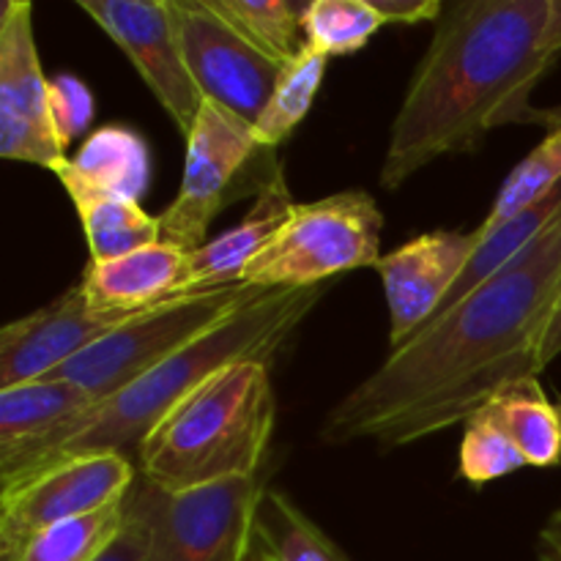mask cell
Segmentation results:
<instances>
[{"label":"cell","instance_id":"cell-1","mask_svg":"<svg viewBox=\"0 0 561 561\" xmlns=\"http://www.w3.org/2000/svg\"><path fill=\"white\" fill-rule=\"evenodd\" d=\"M561 285V214L518 257L438 312L329 409L327 444L409 447L463 425L507 383L540 376Z\"/></svg>","mask_w":561,"mask_h":561},{"label":"cell","instance_id":"cell-2","mask_svg":"<svg viewBox=\"0 0 561 561\" xmlns=\"http://www.w3.org/2000/svg\"><path fill=\"white\" fill-rule=\"evenodd\" d=\"M561 58V0H455L411 75L389 131L383 190H400L431 162L474 153L493 129L542 124L561 107H531L537 82Z\"/></svg>","mask_w":561,"mask_h":561},{"label":"cell","instance_id":"cell-3","mask_svg":"<svg viewBox=\"0 0 561 561\" xmlns=\"http://www.w3.org/2000/svg\"><path fill=\"white\" fill-rule=\"evenodd\" d=\"M327 285L316 288L261 290L247 305L230 312L211 332L197 337L168 362L153 367L142 378L131 381L113 398L102 400L91 411L71 422L58 438L38 453V458L16 477V485L36 471L71 458V455L118 453L129 455L140 449L142 438L195 389H201L214 373L236 362H266L272 365L290 334L301 327L312 307L323 299Z\"/></svg>","mask_w":561,"mask_h":561},{"label":"cell","instance_id":"cell-4","mask_svg":"<svg viewBox=\"0 0 561 561\" xmlns=\"http://www.w3.org/2000/svg\"><path fill=\"white\" fill-rule=\"evenodd\" d=\"M272 365L236 362L181 400L137 449V471L168 493L257 477L274 433Z\"/></svg>","mask_w":561,"mask_h":561},{"label":"cell","instance_id":"cell-5","mask_svg":"<svg viewBox=\"0 0 561 561\" xmlns=\"http://www.w3.org/2000/svg\"><path fill=\"white\" fill-rule=\"evenodd\" d=\"M383 214L365 190H343L296 203L272 241L244 268L252 288H316L343 272L381 261Z\"/></svg>","mask_w":561,"mask_h":561},{"label":"cell","instance_id":"cell-6","mask_svg":"<svg viewBox=\"0 0 561 561\" xmlns=\"http://www.w3.org/2000/svg\"><path fill=\"white\" fill-rule=\"evenodd\" d=\"M261 290L266 288L236 283L164 301L110 332L49 378H66L102 403L211 332Z\"/></svg>","mask_w":561,"mask_h":561},{"label":"cell","instance_id":"cell-7","mask_svg":"<svg viewBox=\"0 0 561 561\" xmlns=\"http://www.w3.org/2000/svg\"><path fill=\"white\" fill-rule=\"evenodd\" d=\"M263 493L261 477L181 493L137 477L131 499L146 518V561H250Z\"/></svg>","mask_w":561,"mask_h":561},{"label":"cell","instance_id":"cell-8","mask_svg":"<svg viewBox=\"0 0 561 561\" xmlns=\"http://www.w3.org/2000/svg\"><path fill=\"white\" fill-rule=\"evenodd\" d=\"M272 148L257 142L255 129L228 110L203 102L195 126L186 135V162L179 195L159 214L162 241L184 252L208 241L214 217L241 192V173Z\"/></svg>","mask_w":561,"mask_h":561},{"label":"cell","instance_id":"cell-9","mask_svg":"<svg viewBox=\"0 0 561 561\" xmlns=\"http://www.w3.org/2000/svg\"><path fill=\"white\" fill-rule=\"evenodd\" d=\"M137 463L129 455H71L0 491V557L38 531L129 499Z\"/></svg>","mask_w":561,"mask_h":561},{"label":"cell","instance_id":"cell-10","mask_svg":"<svg viewBox=\"0 0 561 561\" xmlns=\"http://www.w3.org/2000/svg\"><path fill=\"white\" fill-rule=\"evenodd\" d=\"M0 157L53 175L69 162L49 113V80L27 0H5L0 11Z\"/></svg>","mask_w":561,"mask_h":561},{"label":"cell","instance_id":"cell-11","mask_svg":"<svg viewBox=\"0 0 561 561\" xmlns=\"http://www.w3.org/2000/svg\"><path fill=\"white\" fill-rule=\"evenodd\" d=\"M181 53L203 102L255 126L283 66L252 47L208 0H173Z\"/></svg>","mask_w":561,"mask_h":561},{"label":"cell","instance_id":"cell-12","mask_svg":"<svg viewBox=\"0 0 561 561\" xmlns=\"http://www.w3.org/2000/svg\"><path fill=\"white\" fill-rule=\"evenodd\" d=\"M82 11L118 44L181 135H190L203 96L186 69L173 0H80Z\"/></svg>","mask_w":561,"mask_h":561},{"label":"cell","instance_id":"cell-13","mask_svg":"<svg viewBox=\"0 0 561 561\" xmlns=\"http://www.w3.org/2000/svg\"><path fill=\"white\" fill-rule=\"evenodd\" d=\"M480 247L477 230H433L376 263L389 307V345L400 348L436 318Z\"/></svg>","mask_w":561,"mask_h":561},{"label":"cell","instance_id":"cell-14","mask_svg":"<svg viewBox=\"0 0 561 561\" xmlns=\"http://www.w3.org/2000/svg\"><path fill=\"white\" fill-rule=\"evenodd\" d=\"M135 316L93 310L80 285H71L49 305L0 329V389L49 378Z\"/></svg>","mask_w":561,"mask_h":561},{"label":"cell","instance_id":"cell-15","mask_svg":"<svg viewBox=\"0 0 561 561\" xmlns=\"http://www.w3.org/2000/svg\"><path fill=\"white\" fill-rule=\"evenodd\" d=\"M96 400L66 378H38L0 389V488L14 482L53 438Z\"/></svg>","mask_w":561,"mask_h":561},{"label":"cell","instance_id":"cell-16","mask_svg":"<svg viewBox=\"0 0 561 561\" xmlns=\"http://www.w3.org/2000/svg\"><path fill=\"white\" fill-rule=\"evenodd\" d=\"M186 255L190 252L157 241L113 261H91L77 285L93 310L135 316L179 299L186 279Z\"/></svg>","mask_w":561,"mask_h":561},{"label":"cell","instance_id":"cell-17","mask_svg":"<svg viewBox=\"0 0 561 561\" xmlns=\"http://www.w3.org/2000/svg\"><path fill=\"white\" fill-rule=\"evenodd\" d=\"M294 206L283 168H277L257 190L255 206L239 225L186 255V279L181 296L241 283L244 268L277 236Z\"/></svg>","mask_w":561,"mask_h":561},{"label":"cell","instance_id":"cell-18","mask_svg":"<svg viewBox=\"0 0 561 561\" xmlns=\"http://www.w3.org/2000/svg\"><path fill=\"white\" fill-rule=\"evenodd\" d=\"M55 175L69 197L110 195L140 203L151 184V151L146 137L129 126H99Z\"/></svg>","mask_w":561,"mask_h":561},{"label":"cell","instance_id":"cell-19","mask_svg":"<svg viewBox=\"0 0 561 561\" xmlns=\"http://www.w3.org/2000/svg\"><path fill=\"white\" fill-rule=\"evenodd\" d=\"M477 411L515 444L526 466L553 469L561 463V416L537 378L507 383Z\"/></svg>","mask_w":561,"mask_h":561},{"label":"cell","instance_id":"cell-20","mask_svg":"<svg viewBox=\"0 0 561 561\" xmlns=\"http://www.w3.org/2000/svg\"><path fill=\"white\" fill-rule=\"evenodd\" d=\"M250 561H351L332 537L285 493L266 488L257 507Z\"/></svg>","mask_w":561,"mask_h":561},{"label":"cell","instance_id":"cell-21","mask_svg":"<svg viewBox=\"0 0 561 561\" xmlns=\"http://www.w3.org/2000/svg\"><path fill=\"white\" fill-rule=\"evenodd\" d=\"M71 203L80 214L91 261H113L162 241L159 217L142 211L140 203L110 195H77Z\"/></svg>","mask_w":561,"mask_h":561},{"label":"cell","instance_id":"cell-22","mask_svg":"<svg viewBox=\"0 0 561 561\" xmlns=\"http://www.w3.org/2000/svg\"><path fill=\"white\" fill-rule=\"evenodd\" d=\"M208 5L274 64H290L307 47L305 0H208Z\"/></svg>","mask_w":561,"mask_h":561},{"label":"cell","instance_id":"cell-23","mask_svg":"<svg viewBox=\"0 0 561 561\" xmlns=\"http://www.w3.org/2000/svg\"><path fill=\"white\" fill-rule=\"evenodd\" d=\"M126 502L49 526L27 537L0 561H96L124 529Z\"/></svg>","mask_w":561,"mask_h":561},{"label":"cell","instance_id":"cell-24","mask_svg":"<svg viewBox=\"0 0 561 561\" xmlns=\"http://www.w3.org/2000/svg\"><path fill=\"white\" fill-rule=\"evenodd\" d=\"M327 55L307 44L290 64L279 69L272 99H268L257 124L252 126L263 148H272L274 151L307 118L318 96V88L323 82V75H327Z\"/></svg>","mask_w":561,"mask_h":561},{"label":"cell","instance_id":"cell-25","mask_svg":"<svg viewBox=\"0 0 561 561\" xmlns=\"http://www.w3.org/2000/svg\"><path fill=\"white\" fill-rule=\"evenodd\" d=\"M557 186H561V118L553 129H548L546 140L507 175V181L499 190L491 211L482 219L480 228H474L480 236L493 233L510 219L524 214L542 197L551 195Z\"/></svg>","mask_w":561,"mask_h":561},{"label":"cell","instance_id":"cell-26","mask_svg":"<svg viewBox=\"0 0 561 561\" xmlns=\"http://www.w3.org/2000/svg\"><path fill=\"white\" fill-rule=\"evenodd\" d=\"M383 25L373 0H312L301 20L307 44L327 58L359 53Z\"/></svg>","mask_w":561,"mask_h":561},{"label":"cell","instance_id":"cell-27","mask_svg":"<svg viewBox=\"0 0 561 561\" xmlns=\"http://www.w3.org/2000/svg\"><path fill=\"white\" fill-rule=\"evenodd\" d=\"M458 460L460 477L474 488L502 480V477L526 466L524 455L515 449V444L480 411H474L463 422V442H460Z\"/></svg>","mask_w":561,"mask_h":561},{"label":"cell","instance_id":"cell-28","mask_svg":"<svg viewBox=\"0 0 561 561\" xmlns=\"http://www.w3.org/2000/svg\"><path fill=\"white\" fill-rule=\"evenodd\" d=\"M93 110H96L93 93L80 77L58 75L55 80H49V113H53L55 131H58L64 148L85 135L93 121Z\"/></svg>","mask_w":561,"mask_h":561},{"label":"cell","instance_id":"cell-29","mask_svg":"<svg viewBox=\"0 0 561 561\" xmlns=\"http://www.w3.org/2000/svg\"><path fill=\"white\" fill-rule=\"evenodd\" d=\"M146 542H148L146 518H142V513L137 510L135 499H131L129 493L124 529H121V535L115 537L113 546H110L96 561H146Z\"/></svg>","mask_w":561,"mask_h":561},{"label":"cell","instance_id":"cell-30","mask_svg":"<svg viewBox=\"0 0 561 561\" xmlns=\"http://www.w3.org/2000/svg\"><path fill=\"white\" fill-rule=\"evenodd\" d=\"M387 25H416V22H438L444 14L442 0H373Z\"/></svg>","mask_w":561,"mask_h":561},{"label":"cell","instance_id":"cell-31","mask_svg":"<svg viewBox=\"0 0 561 561\" xmlns=\"http://www.w3.org/2000/svg\"><path fill=\"white\" fill-rule=\"evenodd\" d=\"M557 356H561V285L557 290V299H553L551 316H548L546 332H542L540 340V370H546Z\"/></svg>","mask_w":561,"mask_h":561},{"label":"cell","instance_id":"cell-32","mask_svg":"<svg viewBox=\"0 0 561 561\" xmlns=\"http://www.w3.org/2000/svg\"><path fill=\"white\" fill-rule=\"evenodd\" d=\"M540 548H561V510L548 518L540 531Z\"/></svg>","mask_w":561,"mask_h":561},{"label":"cell","instance_id":"cell-33","mask_svg":"<svg viewBox=\"0 0 561 561\" xmlns=\"http://www.w3.org/2000/svg\"><path fill=\"white\" fill-rule=\"evenodd\" d=\"M542 561H561V548H540Z\"/></svg>","mask_w":561,"mask_h":561},{"label":"cell","instance_id":"cell-34","mask_svg":"<svg viewBox=\"0 0 561 561\" xmlns=\"http://www.w3.org/2000/svg\"><path fill=\"white\" fill-rule=\"evenodd\" d=\"M557 409H559V416H561V400L557 403Z\"/></svg>","mask_w":561,"mask_h":561}]
</instances>
